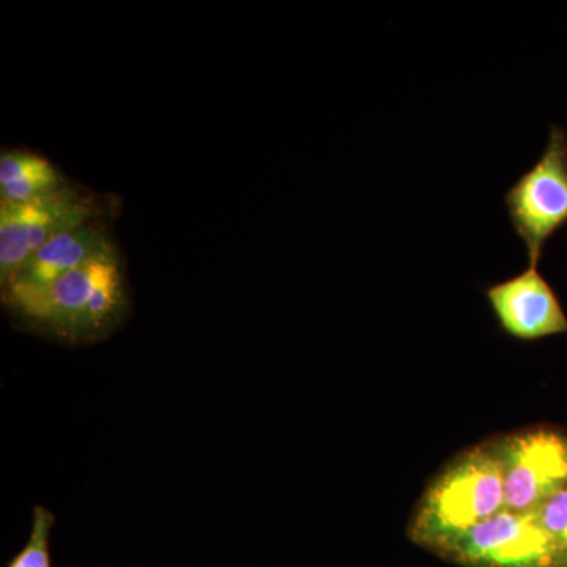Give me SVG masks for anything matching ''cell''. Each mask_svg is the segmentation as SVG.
<instances>
[{"label": "cell", "mask_w": 567, "mask_h": 567, "mask_svg": "<svg viewBox=\"0 0 567 567\" xmlns=\"http://www.w3.org/2000/svg\"><path fill=\"white\" fill-rule=\"evenodd\" d=\"M505 509V468L496 436L461 451L424 488L406 535L439 557L468 529Z\"/></svg>", "instance_id": "6da1fadb"}, {"label": "cell", "mask_w": 567, "mask_h": 567, "mask_svg": "<svg viewBox=\"0 0 567 567\" xmlns=\"http://www.w3.org/2000/svg\"><path fill=\"white\" fill-rule=\"evenodd\" d=\"M535 514L567 559V487L551 495L537 507Z\"/></svg>", "instance_id": "8fae6325"}, {"label": "cell", "mask_w": 567, "mask_h": 567, "mask_svg": "<svg viewBox=\"0 0 567 567\" xmlns=\"http://www.w3.org/2000/svg\"><path fill=\"white\" fill-rule=\"evenodd\" d=\"M514 233L527 248L529 265H539L551 237L567 226V132L554 125L546 151L505 194Z\"/></svg>", "instance_id": "3957f363"}, {"label": "cell", "mask_w": 567, "mask_h": 567, "mask_svg": "<svg viewBox=\"0 0 567 567\" xmlns=\"http://www.w3.org/2000/svg\"><path fill=\"white\" fill-rule=\"evenodd\" d=\"M111 246L114 245L110 237L93 221L52 238L50 244L33 252L9 281L0 286L3 306L11 312L29 303L47 292L52 284Z\"/></svg>", "instance_id": "ba28073f"}, {"label": "cell", "mask_w": 567, "mask_h": 567, "mask_svg": "<svg viewBox=\"0 0 567 567\" xmlns=\"http://www.w3.org/2000/svg\"><path fill=\"white\" fill-rule=\"evenodd\" d=\"M65 185L59 171L43 156L20 151L0 156V204L28 203Z\"/></svg>", "instance_id": "9c48e42d"}, {"label": "cell", "mask_w": 567, "mask_h": 567, "mask_svg": "<svg viewBox=\"0 0 567 567\" xmlns=\"http://www.w3.org/2000/svg\"><path fill=\"white\" fill-rule=\"evenodd\" d=\"M439 558L457 567H567L535 511H499L454 540Z\"/></svg>", "instance_id": "277c9868"}, {"label": "cell", "mask_w": 567, "mask_h": 567, "mask_svg": "<svg viewBox=\"0 0 567 567\" xmlns=\"http://www.w3.org/2000/svg\"><path fill=\"white\" fill-rule=\"evenodd\" d=\"M95 205L69 185L21 204H0V286L41 246L92 223Z\"/></svg>", "instance_id": "8992f818"}, {"label": "cell", "mask_w": 567, "mask_h": 567, "mask_svg": "<svg viewBox=\"0 0 567 567\" xmlns=\"http://www.w3.org/2000/svg\"><path fill=\"white\" fill-rule=\"evenodd\" d=\"M505 468V509L533 513L567 487V434L532 425L496 436Z\"/></svg>", "instance_id": "5b68a950"}, {"label": "cell", "mask_w": 567, "mask_h": 567, "mask_svg": "<svg viewBox=\"0 0 567 567\" xmlns=\"http://www.w3.org/2000/svg\"><path fill=\"white\" fill-rule=\"evenodd\" d=\"M486 298L499 330L522 342L567 334V316L557 292L539 268L492 284Z\"/></svg>", "instance_id": "52a82bcc"}, {"label": "cell", "mask_w": 567, "mask_h": 567, "mask_svg": "<svg viewBox=\"0 0 567 567\" xmlns=\"http://www.w3.org/2000/svg\"><path fill=\"white\" fill-rule=\"evenodd\" d=\"M130 308L122 260L111 246L11 315L62 344L87 346L110 338Z\"/></svg>", "instance_id": "7a4b0ae2"}, {"label": "cell", "mask_w": 567, "mask_h": 567, "mask_svg": "<svg viewBox=\"0 0 567 567\" xmlns=\"http://www.w3.org/2000/svg\"><path fill=\"white\" fill-rule=\"evenodd\" d=\"M54 527L55 514L50 507L33 506L28 543L7 563L6 567H52L51 535Z\"/></svg>", "instance_id": "30bf717a"}]
</instances>
